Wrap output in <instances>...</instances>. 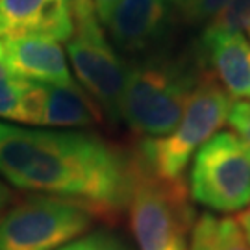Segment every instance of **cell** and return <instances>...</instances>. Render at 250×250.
<instances>
[{"instance_id":"obj_1","label":"cell","mask_w":250,"mask_h":250,"mask_svg":"<svg viewBox=\"0 0 250 250\" xmlns=\"http://www.w3.org/2000/svg\"><path fill=\"white\" fill-rule=\"evenodd\" d=\"M0 176L17 189L76 200L97 217H113L128 204L132 156L95 134L0 121Z\"/></svg>"},{"instance_id":"obj_2","label":"cell","mask_w":250,"mask_h":250,"mask_svg":"<svg viewBox=\"0 0 250 250\" xmlns=\"http://www.w3.org/2000/svg\"><path fill=\"white\" fill-rule=\"evenodd\" d=\"M198 80L191 63L150 58L128 69L121 117L143 139L163 137L174 130Z\"/></svg>"},{"instance_id":"obj_3","label":"cell","mask_w":250,"mask_h":250,"mask_svg":"<svg viewBox=\"0 0 250 250\" xmlns=\"http://www.w3.org/2000/svg\"><path fill=\"white\" fill-rule=\"evenodd\" d=\"M230 106L232 99L213 72L198 74L174 130L163 137L143 139L134 152L135 158L160 178L182 180L189 160L228 119Z\"/></svg>"},{"instance_id":"obj_4","label":"cell","mask_w":250,"mask_h":250,"mask_svg":"<svg viewBox=\"0 0 250 250\" xmlns=\"http://www.w3.org/2000/svg\"><path fill=\"white\" fill-rule=\"evenodd\" d=\"M130 219L139 250H189L193 209L182 180H165L132 154Z\"/></svg>"},{"instance_id":"obj_5","label":"cell","mask_w":250,"mask_h":250,"mask_svg":"<svg viewBox=\"0 0 250 250\" xmlns=\"http://www.w3.org/2000/svg\"><path fill=\"white\" fill-rule=\"evenodd\" d=\"M97 215L60 197H28L0 217V250H58L89 230Z\"/></svg>"},{"instance_id":"obj_6","label":"cell","mask_w":250,"mask_h":250,"mask_svg":"<svg viewBox=\"0 0 250 250\" xmlns=\"http://www.w3.org/2000/svg\"><path fill=\"white\" fill-rule=\"evenodd\" d=\"M191 197L221 213L250 204V152L232 132H219L195 154L189 176Z\"/></svg>"},{"instance_id":"obj_7","label":"cell","mask_w":250,"mask_h":250,"mask_svg":"<svg viewBox=\"0 0 250 250\" xmlns=\"http://www.w3.org/2000/svg\"><path fill=\"white\" fill-rule=\"evenodd\" d=\"M67 54L87 95L109 119L117 121L128 69L107 43L99 22L74 26V34L67 41Z\"/></svg>"},{"instance_id":"obj_8","label":"cell","mask_w":250,"mask_h":250,"mask_svg":"<svg viewBox=\"0 0 250 250\" xmlns=\"http://www.w3.org/2000/svg\"><path fill=\"white\" fill-rule=\"evenodd\" d=\"M97 102L78 85L24 83V97L19 123L48 128H85L100 123Z\"/></svg>"},{"instance_id":"obj_9","label":"cell","mask_w":250,"mask_h":250,"mask_svg":"<svg viewBox=\"0 0 250 250\" xmlns=\"http://www.w3.org/2000/svg\"><path fill=\"white\" fill-rule=\"evenodd\" d=\"M0 67L22 82L65 87L76 85L65 50L58 41L46 37H0Z\"/></svg>"},{"instance_id":"obj_10","label":"cell","mask_w":250,"mask_h":250,"mask_svg":"<svg viewBox=\"0 0 250 250\" xmlns=\"http://www.w3.org/2000/svg\"><path fill=\"white\" fill-rule=\"evenodd\" d=\"M72 34L67 0H0V37L36 36L67 43Z\"/></svg>"},{"instance_id":"obj_11","label":"cell","mask_w":250,"mask_h":250,"mask_svg":"<svg viewBox=\"0 0 250 250\" xmlns=\"http://www.w3.org/2000/svg\"><path fill=\"white\" fill-rule=\"evenodd\" d=\"M169 8L165 0H119L102 21L125 52H143L165 32Z\"/></svg>"},{"instance_id":"obj_12","label":"cell","mask_w":250,"mask_h":250,"mask_svg":"<svg viewBox=\"0 0 250 250\" xmlns=\"http://www.w3.org/2000/svg\"><path fill=\"white\" fill-rule=\"evenodd\" d=\"M198 48L226 93L250 100V41L245 34L206 26Z\"/></svg>"},{"instance_id":"obj_13","label":"cell","mask_w":250,"mask_h":250,"mask_svg":"<svg viewBox=\"0 0 250 250\" xmlns=\"http://www.w3.org/2000/svg\"><path fill=\"white\" fill-rule=\"evenodd\" d=\"M189 250H250V243L235 219L206 213L193 226Z\"/></svg>"},{"instance_id":"obj_14","label":"cell","mask_w":250,"mask_h":250,"mask_svg":"<svg viewBox=\"0 0 250 250\" xmlns=\"http://www.w3.org/2000/svg\"><path fill=\"white\" fill-rule=\"evenodd\" d=\"M24 83L9 76L0 67V119L19 123L21 109H22V97H24Z\"/></svg>"},{"instance_id":"obj_15","label":"cell","mask_w":250,"mask_h":250,"mask_svg":"<svg viewBox=\"0 0 250 250\" xmlns=\"http://www.w3.org/2000/svg\"><path fill=\"white\" fill-rule=\"evenodd\" d=\"M208 28L228 32H250V0H230L208 22Z\"/></svg>"},{"instance_id":"obj_16","label":"cell","mask_w":250,"mask_h":250,"mask_svg":"<svg viewBox=\"0 0 250 250\" xmlns=\"http://www.w3.org/2000/svg\"><path fill=\"white\" fill-rule=\"evenodd\" d=\"M226 121L237 132V137L245 143V146L250 152V100L232 102Z\"/></svg>"},{"instance_id":"obj_17","label":"cell","mask_w":250,"mask_h":250,"mask_svg":"<svg viewBox=\"0 0 250 250\" xmlns=\"http://www.w3.org/2000/svg\"><path fill=\"white\" fill-rule=\"evenodd\" d=\"M228 2L230 0H193L184 9V13L193 22H206V21H211Z\"/></svg>"},{"instance_id":"obj_18","label":"cell","mask_w":250,"mask_h":250,"mask_svg":"<svg viewBox=\"0 0 250 250\" xmlns=\"http://www.w3.org/2000/svg\"><path fill=\"white\" fill-rule=\"evenodd\" d=\"M71 250H126L125 245L109 233H91L78 241L69 243Z\"/></svg>"},{"instance_id":"obj_19","label":"cell","mask_w":250,"mask_h":250,"mask_svg":"<svg viewBox=\"0 0 250 250\" xmlns=\"http://www.w3.org/2000/svg\"><path fill=\"white\" fill-rule=\"evenodd\" d=\"M67 4L71 8L74 26L99 22V19L95 15V8H93V0H67Z\"/></svg>"},{"instance_id":"obj_20","label":"cell","mask_w":250,"mask_h":250,"mask_svg":"<svg viewBox=\"0 0 250 250\" xmlns=\"http://www.w3.org/2000/svg\"><path fill=\"white\" fill-rule=\"evenodd\" d=\"M117 2H119V0H93V8H95L97 19H99V21H104Z\"/></svg>"},{"instance_id":"obj_21","label":"cell","mask_w":250,"mask_h":250,"mask_svg":"<svg viewBox=\"0 0 250 250\" xmlns=\"http://www.w3.org/2000/svg\"><path fill=\"white\" fill-rule=\"evenodd\" d=\"M237 224L241 226L245 237H247L250 243V204H249V208H245V211L239 213V217H237Z\"/></svg>"},{"instance_id":"obj_22","label":"cell","mask_w":250,"mask_h":250,"mask_svg":"<svg viewBox=\"0 0 250 250\" xmlns=\"http://www.w3.org/2000/svg\"><path fill=\"white\" fill-rule=\"evenodd\" d=\"M11 202V191H9V188L0 180V217H2V213L8 209V204Z\"/></svg>"},{"instance_id":"obj_23","label":"cell","mask_w":250,"mask_h":250,"mask_svg":"<svg viewBox=\"0 0 250 250\" xmlns=\"http://www.w3.org/2000/svg\"><path fill=\"white\" fill-rule=\"evenodd\" d=\"M170 2H172L174 6H178L180 9H186L189 6V4L193 2V0H170Z\"/></svg>"},{"instance_id":"obj_24","label":"cell","mask_w":250,"mask_h":250,"mask_svg":"<svg viewBox=\"0 0 250 250\" xmlns=\"http://www.w3.org/2000/svg\"><path fill=\"white\" fill-rule=\"evenodd\" d=\"M58 250H71V245H69V243H67V245H65V247H62V249H58Z\"/></svg>"},{"instance_id":"obj_25","label":"cell","mask_w":250,"mask_h":250,"mask_svg":"<svg viewBox=\"0 0 250 250\" xmlns=\"http://www.w3.org/2000/svg\"><path fill=\"white\" fill-rule=\"evenodd\" d=\"M249 34H250V32H249Z\"/></svg>"}]
</instances>
